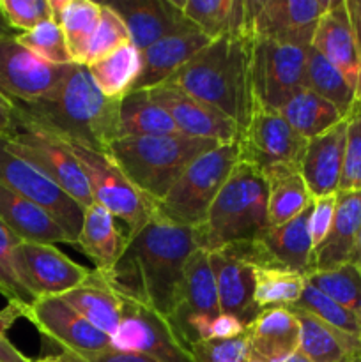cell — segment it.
I'll return each mask as SVG.
<instances>
[{
  "instance_id": "cell-24",
  "label": "cell",
  "mask_w": 361,
  "mask_h": 362,
  "mask_svg": "<svg viewBox=\"0 0 361 362\" xmlns=\"http://www.w3.org/2000/svg\"><path fill=\"white\" fill-rule=\"evenodd\" d=\"M211 41L212 39H209L197 27L176 32L156 41L154 45L140 52L142 69L138 80L134 81L133 90H145L165 83L173 73H177Z\"/></svg>"
},
{
  "instance_id": "cell-47",
  "label": "cell",
  "mask_w": 361,
  "mask_h": 362,
  "mask_svg": "<svg viewBox=\"0 0 361 362\" xmlns=\"http://www.w3.org/2000/svg\"><path fill=\"white\" fill-rule=\"evenodd\" d=\"M27 310L28 304L18 300H11L6 308L0 310V362H32L7 339V331L20 318L27 317Z\"/></svg>"
},
{
  "instance_id": "cell-41",
  "label": "cell",
  "mask_w": 361,
  "mask_h": 362,
  "mask_svg": "<svg viewBox=\"0 0 361 362\" xmlns=\"http://www.w3.org/2000/svg\"><path fill=\"white\" fill-rule=\"evenodd\" d=\"M289 308H297V310L308 311V313L315 315L317 318L324 320L326 324L333 325V327L340 329V331L347 332V334L361 338L360 318H357L356 315L350 313V311H347L345 308L340 306V304H336L335 300L326 297L322 292H319V290L314 288L310 283H306L299 300H297L294 306Z\"/></svg>"
},
{
  "instance_id": "cell-34",
  "label": "cell",
  "mask_w": 361,
  "mask_h": 362,
  "mask_svg": "<svg viewBox=\"0 0 361 362\" xmlns=\"http://www.w3.org/2000/svg\"><path fill=\"white\" fill-rule=\"evenodd\" d=\"M264 177L269 186V226H280L297 218L314 204V197L308 191L299 170H278Z\"/></svg>"
},
{
  "instance_id": "cell-15",
  "label": "cell",
  "mask_w": 361,
  "mask_h": 362,
  "mask_svg": "<svg viewBox=\"0 0 361 362\" xmlns=\"http://www.w3.org/2000/svg\"><path fill=\"white\" fill-rule=\"evenodd\" d=\"M14 267L30 299L64 296L91 276L92 269L76 264L53 244L20 243L14 250Z\"/></svg>"
},
{
  "instance_id": "cell-52",
  "label": "cell",
  "mask_w": 361,
  "mask_h": 362,
  "mask_svg": "<svg viewBox=\"0 0 361 362\" xmlns=\"http://www.w3.org/2000/svg\"><path fill=\"white\" fill-rule=\"evenodd\" d=\"M350 264L356 265L361 272V228H360V233H357V240H356V246H354L353 257H350Z\"/></svg>"
},
{
  "instance_id": "cell-33",
  "label": "cell",
  "mask_w": 361,
  "mask_h": 362,
  "mask_svg": "<svg viewBox=\"0 0 361 362\" xmlns=\"http://www.w3.org/2000/svg\"><path fill=\"white\" fill-rule=\"evenodd\" d=\"M177 6L209 39L246 32V0H177Z\"/></svg>"
},
{
  "instance_id": "cell-3",
  "label": "cell",
  "mask_w": 361,
  "mask_h": 362,
  "mask_svg": "<svg viewBox=\"0 0 361 362\" xmlns=\"http://www.w3.org/2000/svg\"><path fill=\"white\" fill-rule=\"evenodd\" d=\"M165 83L219 110L244 129L255 112L251 37L239 32L212 39Z\"/></svg>"
},
{
  "instance_id": "cell-14",
  "label": "cell",
  "mask_w": 361,
  "mask_h": 362,
  "mask_svg": "<svg viewBox=\"0 0 361 362\" xmlns=\"http://www.w3.org/2000/svg\"><path fill=\"white\" fill-rule=\"evenodd\" d=\"M222 313L209 253L197 247L184 265L179 304L172 324L184 341L193 346L209 339V325Z\"/></svg>"
},
{
  "instance_id": "cell-50",
  "label": "cell",
  "mask_w": 361,
  "mask_h": 362,
  "mask_svg": "<svg viewBox=\"0 0 361 362\" xmlns=\"http://www.w3.org/2000/svg\"><path fill=\"white\" fill-rule=\"evenodd\" d=\"M244 334H246V324L234 315L219 313L209 325V339H234Z\"/></svg>"
},
{
  "instance_id": "cell-35",
  "label": "cell",
  "mask_w": 361,
  "mask_h": 362,
  "mask_svg": "<svg viewBox=\"0 0 361 362\" xmlns=\"http://www.w3.org/2000/svg\"><path fill=\"white\" fill-rule=\"evenodd\" d=\"M278 113L296 133H299L306 140L319 136L347 119L331 103L308 88H303L296 95H292Z\"/></svg>"
},
{
  "instance_id": "cell-1",
  "label": "cell",
  "mask_w": 361,
  "mask_h": 362,
  "mask_svg": "<svg viewBox=\"0 0 361 362\" xmlns=\"http://www.w3.org/2000/svg\"><path fill=\"white\" fill-rule=\"evenodd\" d=\"M198 247L197 230L156 214L127 246L108 276L124 297L172 320L179 304L184 265Z\"/></svg>"
},
{
  "instance_id": "cell-43",
  "label": "cell",
  "mask_w": 361,
  "mask_h": 362,
  "mask_svg": "<svg viewBox=\"0 0 361 362\" xmlns=\"http://www.w3.org/2000/svg\"><path fill=\"white\" fill-rule=\"evenodd\" d=\"M20 243L21 240H18L0 221V293L7 297L9 303L18 300V303L30 304V296L21 285L16 267H14V250Z\"/></svg>"
},
{
  "instance_id": "cell-5",
  "label": "cell",
  "mask_w": 361,
  "mask_h": 362,
  "mask_svg": "<svg viewBox=\"0 0 361 362\" xmlns=\"http://www.w3.org/2000/svg\"><path fill=\"white\" fill-rule=\"evenodd\" d=\"M218 145L211 140L176 133L165 136L120 138L110 145L106 154L131 184L156 205L195 159Z\"/></svg>"
},
{
  "instance_id": "cell-46",
  "label": "cell",
  "mask_w": 361,
  "mask_h": 362,
  "mask_svg": "<svg viewBox=\"0 0 361 362\" xmlns=\"http://www.w3.org/2000/svg\"><path fill=\"white\" fill-rule=\"evenodd\" d=\"M197 362H248L250 349L246 336L234 339H209L191 346Z\"/></svg>"
},
{
  "instance_id": "cell-18",
  "label": "cell",
  "mask_w": 361,
  "mask_h": 362,
  "mask_svg": "<svg viewBox=\"0 0 361 362\" xmlns=\"http://www.w3.org/2000/svg\"><path fill=\"white\" fill-rule=\"evenodd\" d=\"M69 66H53L39 59L18 42L16 34L0 35V90L13 103L46 98L62 81Z\"/></svg>"
},
{
  "instance_id": "cell-22",
  "label": "cell",
  "mask_w": 361,
  "mask_h": 362,
  "mask_svg": "<svg viewBox=\"0 0 361 362\" xmlns=\"http://www.w3.org/2000/svg\"><path fill=\"white\" fill-rule=\"evenodd\" d=\"M311 48L317 49L342 73L347 83L357 95L361 81L360 57H357L356 37L345 0H333L331 7L322 14L315 30Z\"/></svg>"
},
{
  "instance_id": "cell-19",
  "label": "cell",
  "mask_w": 361,
  "mask_h": 362,
  "mask_svg": "<svg viewBox=\"0 0 361 362\" xmlns=\"http://www.w3.org/2000/svg\"><path fill=\"white\" fill-rule=\"evenodd\" d=\"M145 94L168 113L179 133L186 136L211 140L219 145L241 140L243 129L232 119L173 85L161 83L145 88Z\"/></svg>"
},
{
  "instance_id": "cell-28",
  "label": "cell",
  "mask_w": 361,
  "mask_h": 362,
  "mask_svg": "<svg viewBox=\"0 0 361 362\" xmlns=\"http://www.w3.org/2000/svg\"><path fill=\"white\" fill-rule=\"evenodd\" d=\"M360 228L361 191H338L331 228L314 250V271H329L349 264Z\"/></svg>"
},
{
  "instance_id": "cell-9",
  "label": "cell",
  "mask_w": 361,
  "mask_h": 362,
  "mask_svg": "<svg viewBox=\"0 0 361 362\" xmlns=\"http://www.w3.org/2000/svg\"><path fill=\"white\" fill-rule=\"evenodd\" d=\"M6 147L11 154L35 166L64 193L69 194L84 211L94 204L87 177L81 172L73 151L62 140L50 136L35 127L16 124L14 133L7 136Z\"/></svg>"
},
{
  "instance_id": "cell-2",
  "label": "cell",
  "mask_w": 361,
  "mask_h": 362,
  "mask_svg": "<svg viewBox=\"0 0 361 362\" xmlns=\"http://www.w3.org/2000/svg\"><path fill=\"white\" fill-rule=\"evenodd\" d=\"M120 99H110L96 87L87 66L71 64L66 76L46 98L14 103L16 124L35 127L62 141L108 152L119 140L117 112Z\"/></svg>"
},
{
  "instance_id": "cell-31",
  "label": "cell",
  "mask_w": 361,
  "mask_h": 362,
  "mask_svg": "<svg viewBox=\"0 0 361 362\" xmlns=\"http://www.w3.org/2000/svg\"><path fill=\"white\" fill-rule=\"evenodd\" d=\"M53 21L60 25L74 64L85 66L88 46L101 18V2L50 0Z\"/></svg>"
},
{
  "instance_id": "cell-45",
  "label": "cell",
  "mask_w": 361,
  "mask_h": 362,
  "mask_svg": "<svg viewBox=\"0 0 361 362\" xmlns=\"http://www.w3.org/2000/svg\"><path fill=\"white\" fill-rule=\"evenodd\" d=\"M0 11L11 30L18 34L53 20L50 0H0Z\"/></svg>"
},
{
  "instance_id": "cell-25",
  "label": "cell",
  "mask_w": 361,
  "mask_h": 362,
  "mask_svg": "<svg viewBox=\"0 0 361 362\" xmlns=\"http://www.w3.org/2000/svg\"><path fill=\"white\" fill-rule=\"evenodd\" d=\"M0 221L21 243L73 244L66 230L35 202L0 184Z\"/></svg>"
},
{
  "instance_id": "cell-54",
  "label": "cell",
  "mask_w": 361,
  "mask_h": 362,
  "mask_svg": "<svg viewBox=\"0 0 361 362\" xmlns=\"http://www.w3.org/2000/svg\"><path fill=\"white\" fill-rule=\"evenodd\" d=\"M6 34H13V30L9 28V25H7L6 18H4L2 11H0V35H6Z\"/></svg>"
},
{
  "instance_id": "cell-27",
  "label": "cell",
  "mask_w": 361,
  "mask_h": 362,
  "mask_svg": "<svg viewBox=\"0 0 361 362\" xmlns=\"http://www.w3.org/2000/svg\"><path fill=\"white\" fill-rule=\"evenodd\" d=\"M62 297L88 324L112 338L124 315L126 297L113 286L108 276L92 269L91 276Z\"/></svg>"
},
{
  "instance_id": "cell-12",
  "label": "cell",
  "mask_w": 361,
  "mask_h": 362,
  "mask_svg": "<svg viewBox=\"0 0 361 362\" xmlns=\"http://www.w3.org/2000/svg\"><path fill=\"white\" fill-rule=\"evenodd\" d=\"M306 144V138L296 133L278 112L257 108L241 134V158L264 175L299 170Z\"/></svg>"
},
{
  "instance_id": "cell-4",
  "label": "cell",
  "mask_w": 361,
  "mask_h": 362,
  "mask_svg": "<svg viewBox=\"0 0 361 362\" xmlns=\"http://www.w3.org/2000/svg\"><path fill=\"white\" fill-rule=\"evenodd\" d=\"M269 186L264 173L241 158L197 228L198 247L216 251L257 239L268 223Z\"/></svg>"
},
{
  "instance_id": "cell-30",
  "label": "cell",
  "mask_w": 361,
  "mask_h": 362,
  "mask_svg": "<svg viewBox=\"0 0 361 362\" xmlns=\"http://www.w3.org/2000/svg\"><path fill=\"white\" fill-rule=\"evenodd\" d=\"M299 322V350L310 362H361V338L333 325L315 315L289 308Z\"/></svg>"
},
{
  "instance_id": "cell-48",
  "label": "cell",
  "mask_w": 361,
  "mask_h": 362,
  "mask_svg": "<svg viewBox=\"0 0 361 362\" xmlns=\"http://www.w3.org/2000/svg\"><path fill=\"white\" fill-rule=\"evenodd\" d=\"M336 209V194H329V197L315 198L314 205H311L310 212V237L314 243V250L326 239L329 228H331L333 218H335Z\"/></svg>"
},
{
  "instance_id": "cell-37",
  "label": "cell",
  "mask_w": 361,
  "mask_h": 362,
  "mask_svg": "<svg viewBox=\"0 0 361 362\" xmlns=\"http://www.w3.org/2000/svg\"><path fill=\"white\" fill-rule=\"evenodd\" d=\"M306 88L331 103L343 117L357 110L356 92L338 69L315 48L306 53Z\"/></svg>"
},
{
  "instance_id": "cell-23",
  "label": "cell",
  "mask_w": 361,
  "mask_h": 362,
  "mask_svg": "<svg viewBox=\"0 0 361 362\" xmlns=\"http://www.w3.org/2000/svg\"><path fill=\"white\" fill-rule=\"evenodd\" d=\"M345 136L347 119H343L331 129L308 140L299 173L314 200L338 193Z\"/></svg>"
},
{
  "instance_id": "cell-53",
  "label": "cell",
  "mask_w": 361,
  "mask_h": 362,
  "mask_svg": "<svg viewBox=\"0 0 361 362\" xmlns=\"http://www.w3.org/2000/svg\"><path fill=\"white\" fill-rule=\"evenodd\" d=\"M278 362H310V361H308L306 357H304L303 354L299 352V350H296V352L290 354V356H287L285 359H282V361H278Z\"/></svg>"
},
{
  "instance_id": "cell-6",
  "label": "cell",
  "mask_w": 361,
  "mask_h": 362,
  "mask_svg": "<svg viewBox=\"0 0 361 362\" xmlns=\"http://www.w3.org/2000/svg\"><path fill=\"white\" fill-rule=\"evenodd\" d=\"M241 159V140L211 148L195 159L163 200L156 214L177 225L200 228L219 189Z\"/></svg>"
},
{
  "instance_id": "cell-16",
  "label": "cell",
  "mask_w": 361,
  "mask_h": 362,
  "mask_svg": "<svg viewBox=\"0 0 361 362\" xmlns=\"http://www.w3.org/2000/svg\"><path fill=\"white\" fill-rule=\"evenodd\" d=\"M28 322L39 332L60 346V352L74 356H96L113 349L112 338L88 324L60 296L39 297L28 304Z\"/></svg>"
},
{
  "instance_id": "cell-39",
  "label": "cell",
  "mask_w": 361,
  "mask_h": 362,
  "mask_svg": "<svg viewBox=\"0 0 361 362\" xmlns=\"http://www.w3.org/2000/svg\"><path fill=\"white\" fill-rule=\"evenodd\" d=\"M306 283L361 320V272L356 265L349 262L329 271H314Z\"/></svg>"
},
{
  "instance_id": "cell-36",
  "label": "cell",
  "mask_w": 361,
  "mask_h": 362,
  "mask_svg": "<svg viewBox=\"0 0 361 362\" xmlns=\"http://www.w3.org/2000/svg\"><path fill=\"white\" fill-rule=\"evenodd\" d=\"M88 73L96 87L110 99H122L133 90L142 69V55L133 45H126L98 62L91 64Z\"/></svg>"
},
{
  "instance_id": "cell-56",
  "label": "cell",
  "mask_w": 361,
  "mask_h": 362,
  "mask_svg": "<svg viewBox=\"0 0 361 362\" xmlns=\"http://www.w3.org/2000/svg\"><path fill=\"white\" fill-rule=\"evenodd\" d=\"M248 362H269V361H264V359H257V357H251V356H250V359H248Z\"/></svg>"
},
{
  "instance_id": "cell-38",
  "label": "cell",
  "mask_w": 361,
  "mask_h": 362,
  "mask_svg": "<svg viewBox=\"0 0 361 362\" xmlns=\"http://www.w3.org/2000/svg\"><path fill=\"white\" fill-rule=\"evenodd\" d=\"M255 272V306L258 310L283 306L289 308L299 300L306 278L294 271L280 267L253 265Z\"/></svg>"
},
{
  "instance_id": "cell-10",
  "label": "cell",
  "mask_w": 361,
  "mask_h": 362,
  "mask_svg": "<svg viewBox=\"0 0 361 362\" xmlns=\"http://www.w3.org/2000/svg\"><path fill=\"white\" fill-rule=\"evenodd\" d=\"M333 0H246V34L308 48Z\"/></svg>"
},
{
  "instance_id": "cell-29",
  "label": "cell",
  "mask_w": 361,
  "mask_h": 362,
  "mask_svg": "<svg viewBox=\"0 0 361 362\" xmlns=\"http://www.w3.org/2000/svg\"><path fill=\"white\" fill-rule=\"evenodd\" d=\"M74 246L94 264V271L112 274L127 246V233L117 225V219L99 204L85 209L84 223Z\"/></svg>"
},
{
  "instance_id": "cell-55",
  "label": "cell",
  "mask_w": 361,
  "mask_h": 362,
  "mask_svg": "<svg viewBox=\"0 0 361 362\" xmlns=\"http://www.w3.org/2000/svg\"><path fill=\"white\" fill-rule=\"evenodd\" d=\"M32 362H62L60 359H57L55 356L52 357H45V359H39V361H32Z\"/></svg>"
},
{
  "instance_id": "cell-40",
  "label": "cell",
  "mask_w": 361,
  "mask_h": 362,
  "mask_svg": "<svg viewBox=\"0 0 361 362\" xmlns=\"http://www.w3.org/2000/svg\"><path fill=\"white\" fill-rule=\"evenodd\" d=\"M16 39L28 52H32L39 59L46 60V62L53 64V66L74 64L69 48H67L62 28L57 21H45V23L38 25L32 30L16 34Z\"/></svg>"
},
{
  "instance_id": "cell-49",
  "label": "cell",
  "mask_w": 361,
  "mask_h": 362,
  "mask_svg": "<svg viewBox=\"0 0 361 362\" xmlns=\"http://www.w3.org/2000/svg\"><path fill=\"white\" fill-rule=\"evenodd\" d=\"M62 362H159L152 357L142 356V354L133 352H120V350L110 349L106 352L96 354V356H74L69 352H60L55 356Z\"/></svg>"
},
{
  "instance_id": "cell-8",
  "label": "cell",
  "mask_w": 361,
  "mask_h": 362,
  "mask_svg": "<svg viewBox=\"0 0 361 362\" xmlns=\"http://www.w3.org/2000/svg\"><path fill=\"white\" fill-rule=\"evenodd\" d=\"M308 48L251 37L255 110L280 112L292 95L306 88Z\"/></svg>"
},
{
  "instance_id": "cell-7",
  "label": "cell",
  "mask_w": 361,
  "mask_h": 362,
  "mask_svg": "<svg viewBox=\"0 0 361 362\" xmlns=\"http://www.w3.org/2000/svg\"><path fill=\"white\" fill-rule=\"evenodd\" d=\"M73 151L74 158L87 177L96 204L120 219L127 226V237L137 235L156 216L154 202L131 184L106 152L94 151L73 141H64Z\"/></svg>"
},
{
  "instance_id": "cell-42",
  "label": "cell",
  "mask_w": 361,
  "mask_h": 362,
  "mask_svg": "<svg viewBox=\"0 0 361 362\" xmlns=\"http://www.w3.org/2000/svg\"><path fill=\"white\" fill-rule=\"evenodd\" d=\"M130 30H127L120 14L110 4L101 2V18H99L98 28H96L91 46H88L85 66L98 62L99 59L110 55V53L130 45Z\"/></svg>"
},
{
  "instance_id": "cell-32",
  "label": "cell",
  "mask_w": 361,
  "mask_h": 362,
  "mask_svg": "<svg viewBox=\"0 0 361 362\" xmlns=\"http://www.w3.org/2000/svg\"><path fill=\"white\" fill-rule=\"evenodd\" d=\"M176 127L168 113L149 99L145 90H131L119 101L117 134L120 138L165 136L176 134Z\"/></svg>"
},
{
  "instance_id": "cell-26",
  "label": "cell",
  "mask_w": 361,
  "mask_h": 362,
  "mask_svg": "<svg viewBox=\"0 0 361 362\" xmlns=\"http://www.w3.org/2000/svg\"><path fill=\"white\" fill-rule=\"evenodd\" d=\"M244 336L251 357L278 362L299 346V322L289 308H265L246 325Z\"/></svg>"
},
{
  "instance_id": "cell-51",
  "label": "cell",
  "mask_w": 361,
  "mask_h": 362,
  "mask_svg": "<svg viewBox=\"0 0 361 362\" xmlns=\"http://www.w3.org/2000/svg\"><path fill=\"white\" fill-rule=\"evenodd\" d=\"M16 129V110L14 103L0 90V136H11Z\"/></svg>"
},
{
  "instance_id": "cell-44",
  "label": "cell",
  "mask_w": 361,
  "mask_h": 362,
  "mask_svg": "<svg viewBox=\"0 0 361 362\" xmlns=\"http://www.w3.org/2000/svg\"><path fill=\"white\" fill-rule=\"evenodd\" d=\"M338 191H361V110L347 117L345 151Z\"/></svg>"
},
{
  "instance_id": "cell-21",
  "label": "cell",
  "mask_w": 361,
  "mask_h": 362,
  "mask_svg": "<svg viewBox=\"0 0 361 362\" xmlns=\"http://www.w3.org/2000/svg\"><path fill=\"white\" fill-rule=\"evenodd\" d=\"M106 4L120 14L130 30L131 45L138 52L166 35L195 27L184 18L177 0H117Z\"/></svg>"
},
{
  "instance_id": "cell-11",
  "label": "cell",
  "mask_w": 361,
  "mask_h": 362,
  "mask_svg": "<svg viewBox=\"0 0 361 362\" xmlns=\"http://www.w3.org/2000/svg\"><path fill=\"white\" fill-rule=\"evenodd\" d=\"M112 346L159 362H197L191 346L184 341L172 320L127 297L122 320L112 336Z\"/></svg>"
},
{
  "instance_id": "cell-20",
  "label": "cell",
  "mask_w": 361,
  "mask_h": 362,
  "mask_svg": "<svg viewBox=\"0 0 361 362\" xmlns=\"http://www.w3.org/2000/svg\"><path fill=\"white\" fill-rule=\"evenodd\" d=\"M214 274L216 290L222 313L234 315L244 324H250L258 313L255 306V272L253 264L244 257L239 246H227L207 251Z\"/></svg>"
},
{
  "instance_id": "cell-13",
  "label": "cell",
  "mask_w": 361,
  "mask_h": 362,
  "mask_svg": "<svg viewBox=\"0 0 361 362\" xmlns=\"http://www.w3.org/2000/svg\"><path fill=\"white\" fill-rule=\"evenodd\" d=\"M6 144L7 136H0V184L48 211L52 218L66 230L74 246L84 223V209L48 177L42 175L35 166L11 154Z\"/></svg>"
},
{
  "instance_id": "cell-17",
  "label": "cell",
  "mask_w": 361,
  "mask_h": 362,
  "mask_svg": "<svg viewBox=\"0 0 361 362\" xmlns=\"http://www.w3.org/2000/svg\"><path fill=\"white\" fill-rule=\"evenodd\" d=\"M314 205V204H311ZM311 207L280 226H269L255 240L239 246L244 257L260 267H280L306 278L314 272V243L310 237Z\"/></svg>"
}]
</instances>
